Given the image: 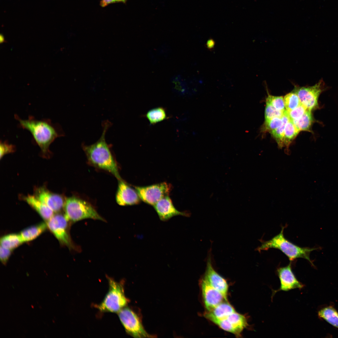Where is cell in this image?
Returning <instances> with one entry per match:
<instances>
[{"instance_id":"25","label":"cell","mask_w":338,"mask_h":338,"mask_svg":"<svg viewBox=\"0 0 338 338\" xmlns=\"http://www.w3.org/2000/svg\"><path fill=\"white\" fill-rule=\"evenodd\" d=\"M300 131L290 120L286 123L283 138L284 146L288 147L290 143L296 137Z\"/></svg>"},{"instance_id":"32","label":"cell","mask_w":338,"mask_h":338,"mask_svg":"<svg viewBox=\"0 0 338 338\" xmlns=\"http://www.w3.org/2000/svg\"><path fill=\"white\" fill-rule=\"evenodd\" d=\"M307 110L301 104L295 109L289 111L286 110L290 120L292 121L297 120L300 118Z\"/></svg>"},{"instance_id":"24","label":"cell","mask_w":338,"mask_h":338,"mask_svg":"<svg viewBox=\"0 0 338 338\" xmlns=\"http://www.w3.org/2000/svg\"><path fill=\"white\" fill-rule=\"evenodd\" d=\"M282 118V123L281 125L270 133L275 140L279 147L280 148L284 147L283 138L284 129L286 123L290 120L286 110L284 111Z\"/></svg>"},{"instance_id":"2","label":"cell","mask_w":338,"mask_h":338,"mask_svg":"<svg viewBox=\"0 0 338 338\" xmlns=\"http://www.w3.org/2000/svg\"><path fill=\"white\" fill-rule=\"evenodd\" d=\"M15 119L18 121V127L28 131L32 136L33 141L39 147L42 156H50L51 153L49 146L55 139L64 136L61 126L58 123H53L48 119L38 120L32 116L27 119H21L16 114Z\"/></svg>"},{"instance_id":"23","label":"cell","mask_w":338,"mask_h":338,"mask_svg":"<svg viewBox=\"0 0 338 338\" xmlns=\"http://www.w3.org/2000/svg\"><path fill=\"white\" fill-rule=\"evenodd\" d=\"M146 117L151 124L154 125L167 118L166 110L163 107L152 109L146 114Z\"/></svg>"},{"instance_id":"12","label":"cell","mask_w":338,"mask_h":338,"mask_svg":"<svg viewBox=\"0 0 338 338\" xmlns=\"http://www.w3.org/2000/svg\"><path fill=\"white\" fill-rule=\"evenodd\" d=\"M200 285L207 311L211 310L222 302L226 300L223 295L212 286L204 276L201 280Z\"/></svg>"},{"instance_id":"28","label":"cell","mask_w":338,"mask_h":338,"mask_svg":"<svg viewBox=\"0 0 338 338\" xmlns=\"http://www.w3.org/2000/svg\"><path fill=\"white\" fill-rule=\"evenodd\" d=\"M282 120L281 117H275L267 120H265L261 131L263 132H269L278 128L282 124Z\"/></svg>"},{"instance_id":"30","label":"cell","mask_w":338,"mask_h":338,"mask_svg":"<svg viewBox=\"0 0 338 338\" xmlns=\"http://www.w3.org/2000/svg\"><path fill=\"white\" fill-rule=\"evenodd\" d=\"M284 111L283 112L277 110L270 103L266 101L265 120H267L275 117H281L283 115Z\"/></svg>"},{"instance_id":"9","label":"cell","mask_w":338,"mask_h":338,"mask_svg":"<svg viewBox=\"0 0 338 338\" xmlns=\"http://www.w3.org/2000/svg\"><path fill=\"white\" fill-rule=\"evenodd\" d=\"M135 188L141 200L154 206L163 197L168 196L172 189V185L164 182L146 186H135Z\"/></svg>"},{"instance_id":"18","label":"cell","mask_w":338,"mask_h":338,"mask_svg":"<svg viewBox=\"0 0 338 338\" xmlns=\"http://www.w3.org/2000/svg\"><path fill=\"white\" fill-rule=\"evenodd\" d=\"M47 228L46 223L42 222L26 228L19 234L24 243L35 239L44 232Z\"/></svg>"},{"instance_id":"8","label":"cell","mask_w":338,"mask_h":338,"mask_svg":"<svg viewBox=\"0 0 338 338\" xmlns=\"http://www.w3.org/2000/svg\"><path fill=\"white\" fill-rule=\"evenodd\" d=\"M120 320L126 332L134 337H153L145 330L140 318L133 310L125 307L118 313Z\"/></svg>"},{"instance_id":"16","label":"cell","mask_w":338,"mask_h":338,"mask_svg":"<svg viewBox=\"0 0 338 338\" xmlns=\"http://www.w3.org/2000/svg\"><path fill=\"white\" fill-rule=\"evenodd\" d=\"M44 220L47 221L54 215V212L34 195H28L22 197Z\"/></svg>"},{"instance_id":"33","label":"cell","mask_w":338,"mask_h":338,"mask_svg":"<svg viewBox=\"0 0 338 338\" xmlns=\"http://www.w3.org/2000/svg\"><path fill=\"white\" fill-rule=\"evenodd\" d=\"M16 147L14 145L9 144L7 141H2L0 143V158L1 159L7 154L15 151Z\"/></svg>"},{"instance_id":"6","label":"cell","mask_w":338,"mask_h":338,"mask_svg":"<svg viewBox=\"0 0 338 338\" xmlns=\"http://www.w3.org/2000/svg\"><path fill=\"white\" fill-rule=\"evenodd\" d=\"M69 221L64 214L58 213L54 214L46 223L48 229L60 244L70 249L79 250V248L74 244L70 237Z\"/></svg>"},{"instance_id":"27","label":"cell","mask_w":338,"mask_h":338,"mask_svg":"<svg viewBox=\"0 0 338 338\" xmlns=\"http://www.w3.org/2000/svg\"><path fill=\"white\" fill-rule=\"evenodd\" d=\"M284 99L286 110L287 111L295 109L301 104L297 95L292 91L286 94Z\"/></svg>"},{"instance_id":"13","label":"cell","mask_w":338,"mask_h":338,"mask_svg":"<svg viewBox=\"0 0 338 338\" xmlns=\"http://www.w3.org/2000/svg\"><path fill=\"white\" fill-rule=\"evenodd\" d=\"M115 199L119 205L123 206L137 204L141 200L136 190L122 179L118 180Z\"/></svg>"},{"instance_id":"17","label":"cell","mask_w":338,"mask_h":338,"mask_svg":"<svg viewBox=\"0 0 338 338\" xmlns=\"http://www.w3.org/2000/svg\"><path fill=\"white\" fill-rule=\"evenodd\" d=\"M236 312L234 307L228 302L224 300L212 310L206 311L203 314L204 317L209 319L213 318L219 320L226 318L229 315Z\"/></svg>"},{"instance_id":"10","label":"cell","mask_w":338,"mask_h":338,"mask_svg":"<svg viewBox=\"0 0 338 338\" xmlns=\"http://www.w3.org/2000/svg\"><path fill=\"white\" fill-rule=\"evenodd\" d=\"M291 262L286 266L277 268L276 273L280 281V287L277 290H272L271 298L279 291H287L295 289H301L305 285L299 281L293 273Z\"/></svg>"},{"instance_id":"19","label":"cell","mask_w":338,"mask_h":338,"mask_svg":"<svg viewBox=\"0 0 338 338\" xmlns=\"http://www.w3.org/2000/svg\"><path fill=\"white\" fill-rule=\"evenodd\" d=\"M318 315L319 318L338 329V311L333 305L326 306L321 308L318 311Z\"/></svg>"},{"instance_id":"3","label":"cell","mask_w":338,"mask_h":338,"mask_svg":"<svg viewBox=\"0 0 338 338\" xmlns=\"http://www.w3.org/2000/svg\"><path fill=\"white\" fill-rule=\"evenodd\" d=\"M285 227H282L280 232L269 240L261 241V245L257 248L259 252L267 250L270 248L277 249L281 251L289 259L290 262L302 258L307 259L313 267V263L310 258V253L320 248L301 247L289 241L284 235Z\"/></svg>"},{"instance_id":"29","label":"cell","mask_w":338,"mask_h":338,"mask_svg":"<svg viewBox=\"0 0 338 338\" xmlns=\"http://www.w3.org/2000/svg\"><path fill=\"white\" fill-rule=\"evenodd\" d=\"M266 101L279 110L284 112L286 110L284 98L282 96H273L268 93Z\"/></svg>"},{"instance_id":"15","label":"cell","mask_w":338,"mask_h":338,"mask_svg":"<svg viewBox=\"0 0 338 338\" xmlns=\"http://www.w3.org/2000/svg\"><path fill=\"white\" fill-rule=\"evenodd\" d=\"M153 206L160 220L162 221L168 220L176 216L188 217L190 215L188 213L178 210L174 206L169 195L160 199Z\"/></svg>"},{"instance_id":"31","label":"cell","mask_w":338,"mask_h":338,"mask_svg":"<svg viewBox=\"0 0 338 338\" xmlns=\"http://www.w3.org/2000/svg\"><path fill=\"white\" fill-rule=\"evenodd\" d=\"M171 83L174 88L182 93H184L187 91L186 82L180 75L174 76L171 79Z\"/></svg>"},{"instance_id":"14","label":"cell","mask_w":338,"mask_h":338,"mask_svg":"<svg viewBox=\"0 0 338 338\" xmlns=\"http://www.w3.org/2000/svg\"><path fill=\"white\" fill-rule=\"evenodd\" d=\"M211 256L207 259L204 277L215 289L219 291L228 301V284L226 280L219 274L213 268Z\"/></svg>"},{"instance_id":"7","label":"cell","mask_w":338,"mask_h":338,"mask_svg":"<svg viewBox=\"0 0 338 338\" xmlns=\"http://www.w3.org/2000/svg\"><path fill=\"white\" fill-rule=\"evenodd\" d=\"M326 88L325 84L322 79L313 86H295L292 92L297 95L301 104L307 110L312 111L319 108L318 98Z\"/></svg>"},{"instance_id":"34","label":"cell","mask_w":338,"mask_h":338,"mask_svg":"<svg viewBox=\"0 0 338 338\" xmlns=\"http://www.w3.org/2000/svg\"><path fill=\"white\" fill-rule=\"evenodd\" d=\"M12 250L0 247V259L1 262L4 264L7 262L11 255Z\"/></svg>"},{"instance_id":"35","label":"cell","mask_w":338,"mask_h":338,"mask_svg":"<svg viewBox=\"0 0 338 338\" xmlns=\"http://www.w3.org/2000/svg\"><path fill=\"white\" fill-rule=\"evenodd\" d=\"M128 0H101L100 5L102 7H105L110 4L118 3H125Z\"/></svg>"},{"instance_id":"21","label":"cell","mask_w":338,"mask_h":338,"mask_svg":"<svg viewBox=\"0 0 338 338\" xmlns=\"http://www.w3.org/2000/svg\"><path fill=\"white\" fill-rule=\"evenodd\" d=\"M0 242V246L12 251L23 243L19 234L14 233L3 236Z\"/></svg>"},{"instance_id":"5","label":"cell","mask_w":338,"mask_h":338,"mask_svg":"<svg viewBox=\"0 0 338 338\" xmlns=\"http://www.w3.org/2000/svg\"><path fill=\"white\" fill-rule=\"evenodd\" d=\"M109 289L102 301L96 305L101 312L118 313L127 305L128 300L124 292L123 283L108 277Z\"/></svg>"},{"instance_id":"26","label":"cell","mask_w":338,"mask_h":338,"mask_svg":"<svg viewBox=\"0 0 338 338\" xmlns=\"http://www.w3.org/2000/svg\"><path fill=\"white\" fill-rule=\"evenodd\" d=\"M224 330L232 333L237 337H240L242 333L236 328L226 319L219 320L213 318L208 319Z\"/></svg>"},{"instance_id":"22","label":"cell","mask_w":338,"mask_h":338,"mask_svg":"<svg viewBox=\"0 0 338 338\" xmlns=\"http://www.w3.org/2000/svg\"><path fill=\"white\" fill-rule=\"evenodd\" d=\"M226 319L241 333L244 329L249 326L248 318L246 316L236 311L231 314Z\"/></svg>"},{"instance_id":"37","label":"cell","mask_w":338,"mask_h":338,"mask_svg":"<svg viewBox=\"0 0 338 338\" xmlns=\"http://www.w3.org/2000/svg\"><path fill=\"white\" fill-rule=\"evenodd\" d=\"M4 39L3 36L1 34L0 35V43H2L4 42Z\"/></svg>"},{"instance_id":"11","label":"cell","mask_w":338,"mask_h":338,"mask_svg":"<svg viewBox=\"0 0 338 338\" xmlns=\"http://www.w3.org/2000/svg\"><path fill=\"white\" fill-rule=\"evenodd\" d=\"M34 195L55 213L63 208L66 198L62 195L50 192L44 186L35 187Z\"/></svg>"},{"instance_id":"36","label":"cell","mask_w":338,"mask_h":338,"mask_svg":"<svg viewBox=\"0 0 338 338\" xmlns=\"http://www.w3.org/2000/svg\"><path fill=\"white\" fill-rule=\"evenodd\" d=\"M206 45V47L208 49L211 50H212L214 47L215 45V42L213 39L210 38L207 40Z\"/></svg>"},{"instance_id":"20","label":"cell","mask_w":338,"mask_h":338,"mask_svg":"<svg viewBox=\"0 0 338 338\" xmlns=\"http://www.w3.org/2000/svg\"><path fill=\"white\" fill-rule=\"evenodd\" d=\"M292 121L300 131L310 132L311 126L315 120L311 111L307 110L300 118Z\"/></svg>"},{"instance_id":"4","label":"cell","mask_w":338,"mask_h":338,"mask_svg":"<svg viewBox=\"0 0 338 338\" xmlns=\"http://www.w3.org/2000/svg\"><path fill=\"white\" fill-rule=\"evenodd\" d=\"M63 209L66 218L73 223L89 218L105 221L91 203L77 196L66 198Z\"/></svg>"},{"instance_id":"1","label":"cell","mask_w":338,"mask_h":338,"mask_svg":"<svg viewBox=\"0 0 338 338\" xmlns=\"http://www.w3.org/2000/svg\"><path fill=\"white\" fill-rule=\"evenodd\" d=\"M112 125L109 120L103 121L102 132L99 140L89 145L82 143L81 146L89 164L111 173L119 180L122 179L119 174V166L111 149L112 145L108 144L105 139L106 132Z\"/></svg>"}]
</instances>
